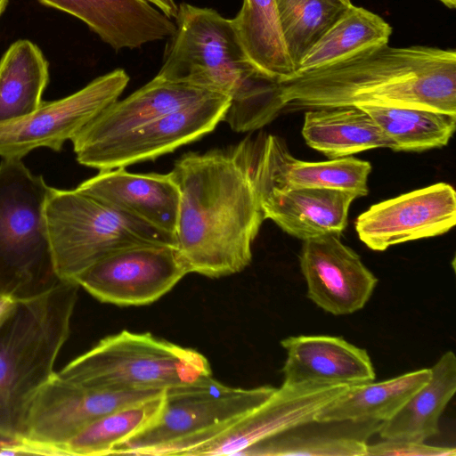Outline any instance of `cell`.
Masks as SVG:
<instances>
[{"label": "cell", "instance_id": "1", "mask_svg": "<svg viewBox=\"0 0 456 456\" xmlns=\"http://www.w3.org/2000/svg\"><path fill=\"white\" fill-rule=\"evenodd\" d=\"M367 104L456 114V52L388 44L367 48L280 81L274 115Z\"/></svg>", "mask_w": 456, "mask_h": 456}, {"label": "cell", "instance_id": "2", "mask_svg": "<svg viewBox=\"0 0 456 456\" xmlns=\"http://www.w3.org/2000/svg\"><path fill=\"white\" fill-rule=\"evenodd\" d=\"M180 203L175 247L189 273L232 275L252 260L265 220L255 188L229 149L182 155L169 172Z\"/></svg>", "mask_w": 456, "mask_h": 456}, {"label": "cell", "instance_id": "3", "mask_svg": "<svg viewBox=\"0 0 456 456\" xmlns=\"http://www.w3.org/2000/svg\"><path fill=\"white\" fill-rule=\"evenodd\" d=\"M175 20L157 76L228 97L223 121L234 132H253L272 122L279 81L249 59L232 20L183 3Z\"/></svg>", "mask_w": 456, "mask_h": 456}, {"label": "cell", "instance_id": "4", "mask_svg": "<svg viewBox=\"0 0 456 456\" xmlns=\"http://www.w3.org/2000/svg\"><path fill=\"white\" fill-rule=\"evenodd\" d=\"M78 289L74 281H61L20 299L0 326V438L24 439L32 402L55 372V360L69 336Z\"/></svg>", "mask_w": 456, "mask_h": 456}, {"label": "cell", "instance_id": "5", "mask_svg": "<svg viewBox=\"0 0 456 456\" xmlns=\"http://www.w3.org/2000/svg\"><path fill=\"white\" fill-rule=\"evenodd\" d=\"M21 159L0 162V293L18 300L62 281L55 271L45 215L52 187Z\"/></svg>", "mask_w": 456, "mask_h": 456}, {"label": "cell", "instance_id": "6", "mask_svg": "<svg viewBox=\"0 0 456 456\" xmlns=\"http://www.w3.org/2000/svg\"><path fill=\"white\" fill-rule=\"evenodd\" d=\"M275 390L271 386L232 387L212 375L167 388L158 417L115 445L109 455L191 456L195 449L266 401Z\"/></svg>", "mask_w": 456, "mask_h": 456}, {"label": "cell", "instance_id": "7", "mask_svg": "<svg viewBox=\"0 0 456 456\" xmlns=\"http://www.w3.org/2000/svg\"><path fill=\"white\" fill-rule=\"evenodd\" d=\"M57 374L110 391H162L212 375L208 360L149 332L122 330L101 339Z\"/></svg>", "mask_w": 456, "mask_h": 456}, {"label": "cell", "instance_id": "8", "mask_svg": "<svg viewBox=\"0 0 456 456\" xmlns=\"http://www.w3.org/2000/svg\"><path fill=\"white\" fill-rule=\"evenodd\" d=\"M45 215L55 271L62 281H74L90 265L123 248L147 243L175 245L171 235L77 188L52 187Z\"/></svg>", "mask_w": 456, "mask_h": 456}, {"label": "cell", "instance_id": "9", "mask_svg": "<svg viewBox=\"0 0 456 456\" xmlns=\"http://www.w3.org/2000/svg\"><path fill=\"white\" fill-rule=\"evenodd\" d=\"M190 273L171 243H147L116 250L83 271L75 282L102 303L150 305Z\"/></svg>", "mask_w": 456, "mask_h": 456}, {"label": "cell", "instance_id": "10", "mask_svg": "<svg viewBox=\"0 0 456 456\" xmlns=\"http://www.w3.org/2000/svg\"><path fill=\"white\" fill-rule=\"evenodd\" d=\"M129 80L123 69H116L66 97L43 101L28 116L0 123V157L22 159L38 148L60 151L67 141L118 100Z\"/></svg>", "mask_w": 456, "mask_h": 456}, {"label": "cell", "instance_id": "11", "mask_svg": "<svg viewBox=\"0 0 456 456\" xmlns=\"http://www.w3.org/2000/svg\"><path fill=\"white\" fill-rule=\"evenodd\" d=\"M229 104L228 97L212 93L116 139L78 151L76 159L99 171L155 159L212 132Z\"/></svg>", "mask_w": 456, "mask_h": 456}, {"label": "cell", "instance_id": "12", "mask_svg": "<svg viewBox=\"0 0 456 456\" xmlns=\"http://www.w3.org/2000/svg\"><path fill=\"white\" fill-rule=\"evenodd\" d=\"M246 170L255 190L288 187H328L369 192L370 162L354 157L309 162L296 159L285 142L273 134L248 135L228 148Z\"/></svg>", "mask_w": 456, "mask_h": 456}, {"label": "cell", "instance_id": "13", "mask_svg": "<svg viewBox=\"0 0 456 456\" xmlns=\"http://www.w3.org/2000/svg\"><path fill=\"white\" fill-rule=\"evenodd\" d=\"M162 391H110L77 384L54 372L30 406L24 439L59 449L100 417ZM63 455V453H62Z\"/></svg>", "mask_w": 456, "mask_h": 456}, {"label": "cell", "instance_id": "14", "mask_svg": "<svg viewBox=\"0 0 456 456\" xmlns=\"http://www.w3.org/2000/svg\"><path fill=\"white\" fill-rule=\"evenodd\" d=\"M456 224V192L437 183L372 205L354 223L362 242L375 251L436 237Z\"/></svg>", "mask_w": 456, "mask_h": 456}, {"label": "cell", "instance_id": "15", "mask_svg": "<svg viewBox=\"0 0 456 456\" xmlns=\"http://www.w3.org/2000/svg\"><path fill=\"white\" fill-rule=\"evenodd\" d=\"M349 386L314 381L282 384L266 401L195 449L191 456L242 455L253 444L314 419Z\"/></svg>", "mask_w": 456, "mask_h": 456}, {"label": "cell", "instance_id": "16", "mask_svg": "<svg viewBox=\"0 0 456 456\" xmlns=\"http://www.w3.org/2000/svg\"><path fill=\"white\" fill-rule=\"evenodd\" d=\"M299 265L307 297L334 315L363 308L378 283L360 256L337 235L304 240Z\"/></svg>", "mask_w": 456, "mask_h": 456}, {"label": "cell", "instance_id": "17", "mask_svg": "<svg viewBox=\"0 0 456 456\" xmlns=\"http://www.w3.org/2000/svg\"><path fill=\"white\" fill-rule=\"evenodd\" d=\"M77 189L175 240L180 193L170 173L100 171Z\"/></svg>", "mask_w": 456, "mask_h": 456}, {"label": "cell", "instance_id": "18", "mask_svg": "<svg viewBox=\"0 0 456 456\" xmlns=\"http://www.w3.org/2000/svg\"><path fill=\"white\" fill-rule=\"evenodd\" d=\"M212 93L156 76L125 99L110 104L88 122L71 140L74 152L116 139Z\"/></svg>", "mask_w": 456, "mask_h": 456}, {"label": "cell", "instance_id": "19", "mask_svg": "<svg viewBox=\"0 0 456 456\" xmlns=\"http://www.w3.org/2000/svg\"><path fill=\"white\" fill-rule=\"evenodd\" d=\"M265 219L286 233L306 240L324 235L341 236L347 225L352 191L328 187H288L255 190Z\"/></svg>", "mask_w": 456, "mask_h": 456}, {"label": "cell", "instance_id": "20", "mask_svg": "<svg viewBox=\"0 0 456 456\" xmlns=\"http://www.w3.org/2000/svg\"><path fill=\"white\" fill-rule=\"evenodd\" d=\"M85 22L115 51L169 38L175 22L144 0H37Z\"/></svg>", "mask_w": 456, "mask_h": 456}, {"label": "cell", "instance_id": "21", "mask_svg": "<svg viewBox=\"0 0 456 456\" xmlns=\"http://www.w3.org/2000/svg\"><path fill=\"white\" fill-rule=\"evenodd\" d=\"M287 352L283 383L326 382L355 385L373 381L369 354L341 337L300 335L281 341Z\"/></svg>", "mask_w": 456, "mask_h": 456}, {"label": "cell", "instance_id": "22", "mask_svg": "<svg viewBox=\"0 0 456 456\" xmlns=\"http://www.w3.org/2000/svg\"><path fill=\"white\" fill-rule=\"evenodd\" d=\"M380 423L314 419L253 444L242 455L366 456L368 442Z\"/></svg>", "mask_w": 456, "mask_h": 456}, {"label": "cell", "instance_id": "23", "mask_svg": "<svg viewBox=\"0 0 456 456\" xmlns=\"http://www.w3.org/2000/svg\"><path fill=\"white\" fill-rule=\"evenodd\" d=\"M302 135L309 147L330 159L395 146L375 120L356 106L307 110Z\"/></svg>", "mask_w": 456, "mask_h": 456}, {"label": "cell", "instance_id": "24", "mask_svg": "<svg viewBox=\"0 0 456 456\" xmlns=\"http://www.w3.org/2000/svg\"><path fill=\"white\" fill-rule=\"evenodd\" d=\"M431 369L430 379L388 420L380 423L382 439L425 442L439 433V419L456 392V356L445 352Z\"/></svg>", "mask_w": 456, "mask_h": 456}, {"label": "cell", "instance_id": "25", "mask_svg": "<svg viewBox=\"0 0 456 456\" xmlns=\"http://www.w3.org/2000/svg\"><path fill=\"white\" fill-rule=\"evenodd\" d=\"M430 377L431 369H421L376 383L350 385L345 393L323 407L314 419L387 421Z\"/></svg>", "mask_w": 456, "mask_h": 456}, {"label": "cell", "instance_id": "26", "mask_svg": "<svg viewBox=\"0 0 456 456\" xmlns=\"http://www.w3.org/2000/svg\"><path fill=\"white\" fill-rule=\"evenodd\" d=\"M49 82V64L28 39L10 45L0 60V123L21 118L41 104Z\"/></svg>", "mask_w": 456, "mask_h": 456}, {"label": "cell", "instance_id": "27", "mask_svg": "<svg viewBox=\"0 0 456 456\" xmlns=\"http://www.w3.org/2000/svg\"><path fill=\"white\" fill-rule=\"evenodd\" d=\"M232 21L248 56L263 72L279 82L296 75L275 0H243Z\"/></svg>", "mask_w": 456, "mask_h": 456}, {"label": "cell", "instance_id": "28", "mask_svg": "<svg viewBox=\"0 0 456 456\" xmlns=\"http://www.w3.org/2000/svg\"><path fill=\"white\" fill-rule=\"evenodd\" d=\"M391 34V26L380 16L351 4L305 53L296 74L308 72L367 48L387 44Z\"/></svg>", "mask_w": 456, "mask_h": 456}, {"label": "cell", "instance_id": "29", "mask_svg": "<svg viewBox=\"0 0 456 456\" xmlns=\"http://www.w3.org/2000/svg\"><path fill=\"white\" fill-rule=\"evenodd\" d=\"M394 142V151H423L445 146L456 126V114L395 105H361Z\"/></svg>", "mask_w": 456, "mask_h": 456}, {"label": "cell", "instance_id": "30", "mask_svg": "<svg viewBox=\"0 0 456 456\" xmlns=\"http://www.w3.org/2000/svg\"><path fill=\"white\" fill-rule=\"evenodd\" d=\"M164 391L95 419L61 446L63 455H109L115 445L140 432L158 417Z\"/></svg>", "mask_w": 456, "mask_h": 456}, {"label": "cell", "instance_id": "31", "mask_svg": "<svg viewBox=\"0 0 456 456\" xmlns=\"http://www.w3.org/2000/svg\"><path fill=\"white\" fill-rule=\"evenodd\" d=\"M289 56L298 64L352 4L350 0H275Z\"/></svg>", "mask_w": 456, "mask_h": 456}, {"label": "cell", "instance_id": "32", "mask_svg": "<svg viewBox=\"0 0 456 456\" xmlns=\"http://www.w3.org/2000/svg\"><path fill=\"white\" fill-rule=\"evenodd\" d=\"M454 447L433 446L404 439H383L368 444L366 456H454Z\"/></svg>", "mask_w": 456, "mask_h": 456}, {"label": "cell", "instance_id": "33", "mask_svg": "<svg viewBox=\"0 0 456 456\" xmlns=\"http://www.w3.org/2000/svg\"><path fill=\"white\" fill-rule=\"evenodd\" d=\"M18 299L15 297L0 293V326L12 314L17 305Z\"/></svg>", "mask_w": 456, "mask_h": 456}, {"label": "cell", "instance_id": "34", "mask_svg": "<svg viewBox=\"0 0 456 456\" xmlns=\"http://www.w3.org/2000/svg\"><path fill=\"white\" fill-rule=\"evenodd\" d=\"M161 11L171 19H175L178 13V5L175 0H144Z\"/></svg>", "mask_w": 456, "mask_h": 456}, {"label": "cell", "instance_id": "35", "mask_svg": "<svg viewBox=\"0 0 456 456\" xmlns=\"http://www.w3.org/2000/svg\"><path fill=\"white\" fill-rule=\"evenodd\" d=\"M16 440L0 438V455H6L7 452Z\"/></svg>", "mask_w": 456, "mask_h": 456}, {"label": "cell", "instance_id": "36", "mask_svg": "<svg viewBox=\"0 0 456 456\" xmlns=\"http://www.w3.org/2000/svg\"><path fill=\"white\" fill-rule=\"evenodd\" d=\"M447 7L453 9L456 5V0H439Z\"/></svg>", "mask_w": 456, "mask_h": 456}, {"label": "cell", "instance_id": "37", "mask_svg": "<svg viewBox=\"0 0 456 456\" xmlns=\"http://www.w3.org/2000/svg\"><path fill=\"white\" fill-rule=\"evenodd\" d=\"M9 0H0V16L4 12Z\"/></svg>", "mask_w": 456, "mask_h": 456}]
</instances>
